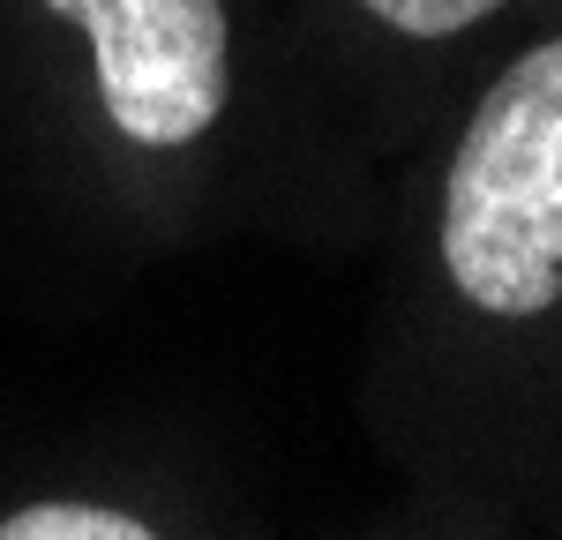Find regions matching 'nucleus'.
Returning <instances> with one entry per match:
<instances>
[{"mask_svg": "<svg viewBox=\"0 0 562 540\" xmlns=\"http://www.w3.org/2000/svg\"><path fill=\"white\" fill-rule=\"evenodd\" d=\"M368 15H383L390 31H405V38H450V31H465L480 15H495L503 0H360Z\"/></svg>", "mask_w": 562, "mask_h": 540, "instance_id": "4", "label": "nucleus"}, {"mask_svg": "<svg viewBox=\"0 0 562 540\" xmlns=\"http://www.w3.org/2000/svg\"><path fill=\"white\" fill-rule=\"evenodd\" d=\"M442 263L487 315L562 301V38L532 45L473 105L442 195Z\"/></svg>", "mask_w": 562, "mask_h": 540, "instance_id": "1", "label": "nucleus"}, {"mask_svg": "<svg viewBox=\"0 0 562 540\" xmlns=\"http://www.w3.org/2000/svg\"><path fill=\"white\" fill-rule=\"evenodd\" d=\"M98 53L105 113L128 143L180 150L225 105V0H45Z\"/></svg>", "mask_w": 562, "mask_h": 540, "instance_id": "2", "label": "nucleus"}, {"mask_svg": "<svg viewBox=\"0 0 562 540\" xmlns=\"http://www.w3.org/2000/svg\"><path fill=\"white\" fill-rule=\"evenodd\" d=\"M0 540H150L128 510H90V503H23L0 518Z\"/></svg>", "mask_w": 562, "mask_h": 540, "instance_id": "3", "label": "nucleus"}]
</instances>
